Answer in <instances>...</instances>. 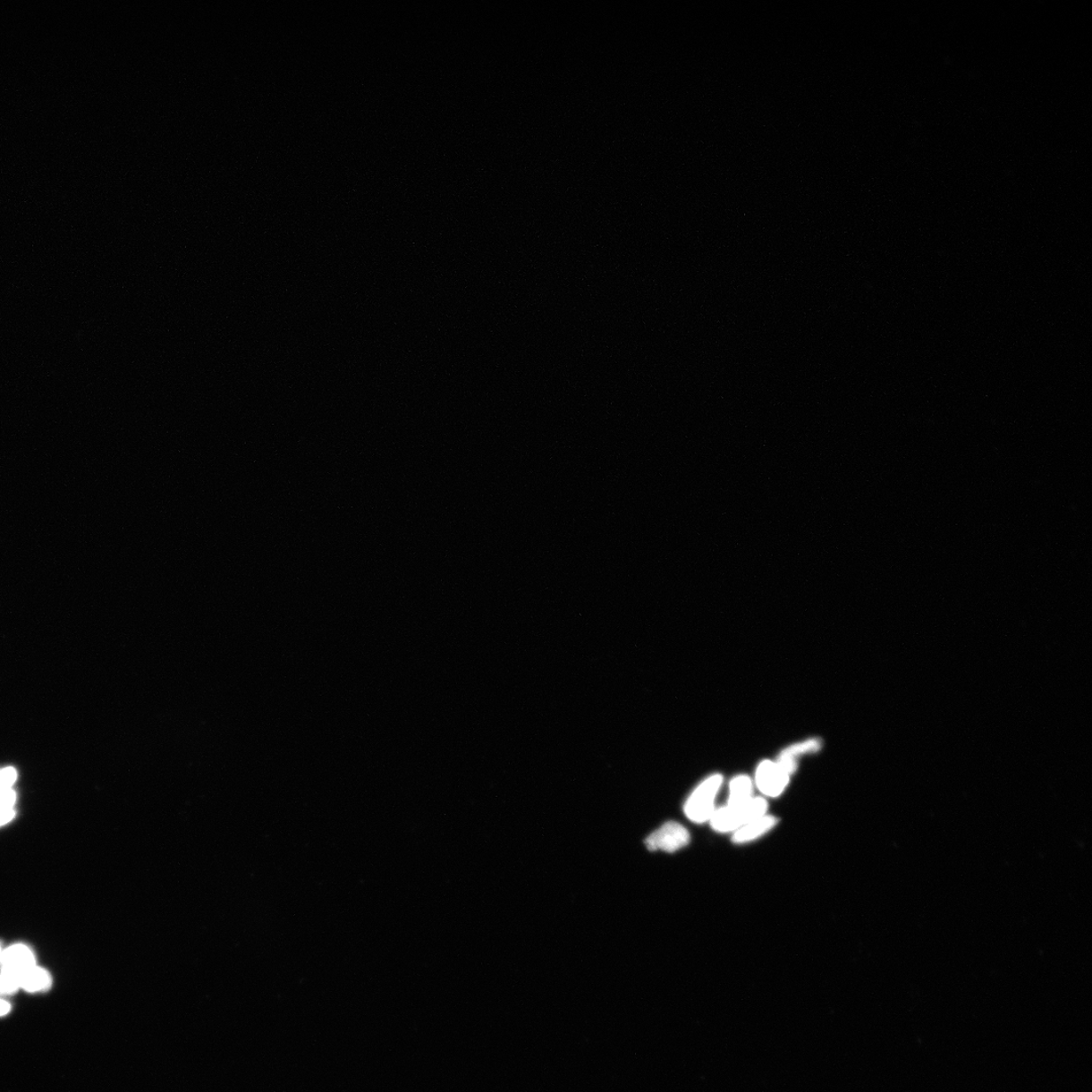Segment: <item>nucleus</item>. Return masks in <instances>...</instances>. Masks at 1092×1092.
Returning a JSON list of instances; mask_svg holds the SVG:
<instances>
[{"label": "nucleus", "mask_w": 1092, "mask_h": 1092, "mask_svg": "<svg viewBox=\"0 0 1092 1092\" xmlns=\"http://www.w3.org/2000/svg\"><path fill=\"white\" fill-rule=\"evenodd\" d=\"M819 748L820 742L817 739L807 740L795 743V745L788 747L783 750V752L781 753L777 763L780 765L782 769H784L789 775L791 776L797 769V761H799V758L803 755L817 752Z\"/></svg>", "instance_id": "obj_6"}, {"label": "nucleus", "mask_w": 1092, "mask_h": 1092, "mask_svg": "<svg viewBox=\"0 0 1092 1092\" xmlns=\"http://www.w3.org/2000/svg\"><path fill=\"white\" fill-rule=\"evenodd\" d=\"M3 952L2 946H0V961H2Z\"/></svg>", "instance_id": "obj_14"}, {"label": "nucleus", "mask_w": 1092, "mask_h": 1092, "mask_svg": "<svg viewBox=\"0 0 1092 1092\" xmlns=\"http://www.w3.org/2000/svg\"><path fill=\"white\" fill-rule=\"evenodd\" d=\"M10 1012H11L10 1003H7L6 1001H4V999L0 998V1017L5 1016V1014L9 1013Z\"/></svg>", "instance_id": "obj_13"}, {"label": "nucleus", "mask_w": 1092, "mask_h": 1092, "mask_svg": "<svg viewBox=\"0 0 1092 1092\" xmlns=\"http://www.w3.org/2000/svg\"><path fill=\"white\" fill-rule=\"evenodd\" d=\"M777 823V818L772 816L765 815L758 817L752 820V822H749L739 828L738 831H735L733 833L732 841L737 843L754 841L760 838V836L766 833L770 832L773 827L776 826Z\"/></svg>", "instance_id": "obj_7"}, {"label": "nucleus", "mask_w": 1092, "mask_h": 1092, "mask_svg": "<svg viewBox=\"0 0 1092 1092\" xmlns=\"http://www.w3.org/2000/svg\"><path fill=\"white\" fill-rule=\"evenodd\" d=\"M690 834L686 828L675 822L664 825L648 836L646 845L650 851H664L673 853L688 845Z\"/></svg>", "instance_id": "obj_3"}, {"label": "nucleus", "mask_w": 1092, "mask_h": 1092, "mask_svg": "<svg viewBox=\"0 0 1092 1092\" xmlns=\"http://www.w3.org/2000/svg\"><path fill=\"white\" fill-rule=\"evenodd\" d=\"M20 989L17 980L11 978L9 975L0 973V995H9Z\"/></svg>", "instance_id": "obj_12"}, {"label": "nucleus", "mask_w": 1092, "mask_h": 1092, "mask_svg": "<svg viewBox=\"0 0 1092 1092\" xmlns=\"http://www.w3.org/2000/svg\"><path fill=\"white\" fill-rule=\"evenodd\" d=\"M18 779V772L13 766L0 769V790L13 789Z\"/></svg>", "instance_id": "obj_11"}, {"label": "nucleus", "mask_w": 1092, "mask_h": 1092, "mask_svg": "<svg viewBox=\"0 0 1092 1092\" xmlns=\"http://www.w3.org/2000/svg\"><path fill=\"white\" fill-rule=\"evenodd\" d=\"M723 785V776L715 774L705 779L689 797L685 804V813L693 823L708 822L715 812V800L720 787Z\"/></svg>", "instance_id": "obj_2"}, {"label": "nucleus", "mask_w": 1092, "mask_h": 1092, "mask_svg": "<svg viewBox=\"0 0 1092 1092\" xmlns=\"http://www.w3.org/2000/svg\"><path fill=\"white\" fill-rule=\"evenodd\" d=\"M790 780L789 774L777 762L764 761L756 772V784L760 791L769 797H778L784 792Z\"/></svg>", "instance_id": "obj_4"}, {"label": "nucleus", "mask_w": 1092, "mask_h": 1092, "mask_svg": "<svg viewBox=\"0 0 1092 1092\" xmlns=\"http://www.w3.org/2000/svg\"><path fill=\"white\" fill-rule=\"evenodd\" d=\"M52 978L47 970L37 965L22 973L19 978L20 988L28 993H40L51 987Z\"/></svg>", "instance_id": "obj_8"}, {"label": "nucleus", "mask_w": 1092, "mask_h": 1092, "mask_svg": "<svg viewBox=\"0 0 1092 1092\" xmlns=\"http://www.w3.org/2000/svg\"><path fill=\"white\" fill-rule=\"evenodd\" d=\"M15 801H17V794L13 789L0 790V826L11 823L14 818Z\"/></svg>", "instance_id": "obj_10"}, {"label": "nucleus", "mask_w": 1092, "mask_h": 1092, "mask_svg": "<svg viewBox=\"0 0 1092 1092\" xmlns=\"http://www.w3.org/2000/svg\"><path fill=\"white\" fill-rule=\"evenodd\" d=\"M753 781L748 776L735 777L730 785L727 805L745 803L753 799Z\"/></svg>", "instance_id": "obj_9"}, {"label": "nucleus", "mask_w": 1092, "mask_h": 1092, "mask_svg": "<svg viewBox=\"0 0 1092 1092\" xmlns=\"http://www.w3.org/2000/svg\"><path fill=\"white\" fill-rule=\"evenodd\" d=\"M0 965L2 973L11 976L19 983L20 976L36 966V959L33 951L26 944H17L3 952Z\"/></svg>", "instance_id": "obj_5"}, {"label": "nucleus", "mask_w": 1092, "mask_h": 1092, "mask_svg": "<svg viewBox=\"0 0 1092 1092\" xmlns=\"http://www.w3.org/2000/svg\"><path fill=\"white\" fill-rule=\"evenodd\" d=\"M768 803L760 797H753L745 803L725 805L716 809L712 816L711 826L718 833H732L752 820L766 815Z\"/></svg>", "instance_id": "obj_1"}]
</instances>
